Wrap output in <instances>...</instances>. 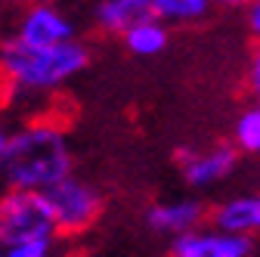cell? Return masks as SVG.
<instances>
[{"label": "cell", "mask_w": 260, "mask_h": 257, "mask_svg": "<svg viewBox=\"0 0 260 257\" xmlns=\"http://www.w3.org/2000/svg\"><path fill=\"white\" fill-rule=\"evenodd\" d=\"M239 165V149L236 146H211V149H180V171L183 180L192 189H208L226 180Z\"/></svg>", "instance_id": "cell-6"}, {"label": "cell", "mask_w": 260, "mask_h": 257, "mask_svg": "<svg viewBox=\"0 0 260 257\" xmlns=\"http://www.w3.org/2000/svg\"><path fill=\"white\" fill-rule=\"evenodd\" d=\"M152 0H100L93 10V22L100 25L106 35H124L130 25H137L140 19H149Z\"/></svg>", "instance_id": "cell-10"}, {"label": "cell", "mask_w": 260, "mask_h": 257, "mask_svg": "<svg viewBox=\"0 0 260 257\" xmlns=\"http://www.w3.org/2000/svg\"><path fill=\"white\" fill-rule=\"evenodd\" d=\"M31 4H59V0H31Z\"/></svg>", "instance_id": "cell-20"}, {"label": "cell", "mask_w": 260, "mask_h": 257, "mask_svg": "<svg viewBox=\"0 0 260 257\" xmlns=\"http://www.w3.org/2000/svg\"><path fill=\"white\" fill-rule=\"evenodd\" d=\"M251 0H217V7H226V10H239V7H248Z\"/></svg>", "instance_id": "cell-18"}, {"label": "cell", "mask_w": 260, "mask_h": 257, "mask_svg": "<svg viewBox=\"0 0 260 257\" xmlns=\"http://www.w3.org/2000/svg\"><path fill=\"white\" fill-rule=\"evenodd\" d=\"M251 239L242 233H183L171 239V254L174 257H251Z\"/></svg>", "instance_id": "cell-7"}, {"label": "cell", "mask_w": 260, "mask_h": 257, "mask_svg": "<svg viewBox=\"0 0 260 257\" xmlns=\"http://www.w3.org/2000/svg\"><path fill=\"white\" fill-rule=\"evenodd\" d=\"M90 50L75 38L56 47H31L16 35L0 38V84L13 96H50L78 78Z\"/></svg>", "instance_id": "cell-1"}, {"label": "cell", "mask_w": 260, "mask_h": 257, "mask_svg": "<svg viewBox=\"0 0 260 257\" xmlns=\"http://www.w3.org/2000/svg\"><path fill=\"white\" fill-rule=\"evenodd\" d=\"M121 38H124V47L134 56H143V59L158 56L168 47V22H161L158 16L140 19L137 25H130Z\"/></svg>", "instance_id": "cell-11"}, {"label": "cell", "mask_w": 260, "mask_h": 257, "mask_svg": "<svg viewBox=\"0 0 260 257\" xmlns=\"http://www.w3.org/2000/svg\"><path fill=\"white\" fill-rule=\"evenodd\" d=\"M217 0H152V13L168 25H189L205 19Z\"/></svg>", "instance_id": "cell-12"}, {"label": "cell", "mask_w": 260, "mask_h": 257, "mask_svg": "<svg viewBox=\"0 0 260 257\" xmlns=\"http://www.w3.org/2000/svg\"><path fill=\"white\" fill-rule=\"evenodd\" d=\"M59 236H81L103 217V196L75 174L44 192Z\"/></svg>", "instance_id": "cell-4"}, {"label": "cell", "mask_w": 260, "mask_h": 257, "mask_svg": "<svg viewBox=\"0 0 260 257\" xmlns=\"http://www.w3.org/2000/svg\"><path fill=\"white\" fill-rule=\"evenodd\" d=\"M245 19H248V31H251V35L260 41V0H251V4H248Z\"/></svg>", "instance_id": "cell-15"}, {"label": "cell", "mask_w": 260, "mask_h": 257, "mask_svg": "<svg viewBox=\"0 0 260 257\" xmlns=\"http://www.w3.org/2000/svg\"><path fill=\"white\" fill-rule=\"evenodd\" d=\"M53 211L44 192L10 186L0 196V245H13L25 239H56Z\"/></svg>", "instance_id": "cell-3"}, {"label": "cell", "mask_w": 260, "mask_h": 257, "mask_svg": "<svg viewBox=\"0 0 260 257\" xmlns=\"http://www.w3.org/2000/svg\"><path fill=\"white\" fill-rule=\"evenodd\" d=\"M233 137H236V149L239 152H248V155L260 152V106L239 115Z\"/></svg>", "instance_id": "cell-13"}, {"label": "cell", "mask_w": 260, "mask_h": 257, "mask_svg": "<svg viewBox=\"0 0 260 257\" xmlns=\"http://www.w3.org/2000/svg\"><path fill=\"white\" fill-rule=\"evenodd\" d=\"M10 143H13V134H7V127L0 124V168L7 162V152H10Z\"/></svg>", "instance_id": "cell-17"}, {"label": "cell", "mask_w": 260, "mask_h": 257, "mask_svg": "<svg viewBox=\"0 0 260 257\" xmlns=\"http://www.w3.org/2000/svg\"><path fill=\"white\" fill-rule=\"evenodd\" d=\"M13 35L31 47H56L78 38V25L65 16L56 4H31L16 16Z\"/></svg>", "instance_id": "cell-5"}, {"label": "cell", "mask_w": 260, "mask_h": 257, "mask_svg": "<svg viewBox=\"0 0 260 257\" xmlns=\"http://www.w3.org/2000/svg\"><path fill=\"white\" fill-rule=\"evenodd\" d=\"M0 171H4V180L16 189H31V192L53 189L75 171V158L69 140H65V131L47 118L28 121L13 134L7 162Z\"/></svg>", "instance_id": "cell-2"}, {"label": "cell", "mask_w": 260, "mask_h": 257, "mask_svg": "<svg viewBox=\"0 0 260 257\" xmlns=\"http://www.w3.org/2000/svg\"><path fill=\"white\" fill-rule=\"evenodd\" d=\"M205 217H208V208L199 199H171V202H158L146 211L149 230L158 236H171V239L202 230Z\"/></svg>", "instance_id": "cell-8"}, {"label": "cell", "mask_w": 260, "mask_h": 257, "mask_svg": "<svg viewBox=\"0 0 260 257\" xmlns=\"http://www.w3.org/2000/svg\"><path fill=\"white\" fill-rule=\"evenodd\" d=\"M10 4H13V0H0V16H4V13L10 10Z\"/></svg>", "instance_id": "cell-19"}, {"label": "cell", "mask_w": 260, "mask_h": 257, "mask_svg": "<svg viewBox=\"0 0 260 257\" xmlns=\"http://www.w3.org/2000/svg\"><path fill=\"white\" fill-rule=\"evenodd\" d=\"M248 78H251L254 93L260 96V50H257V53H254V59H251V75H248Z\"/></svg>", "instance_id": "cell-16"}, {"label": "cell", "mask_w": 260, "mask_h": 257, "mask_svg": "<svg viewBox=\"0 0 260 257\" xmlns=\"http://www.w3.org/2000/svg\"><path fill=\"white\" fill-rule=\"evenodd\" d=\"M214 230L223 233H260V196H233L211 211Z\"/></svg>", "instance_id": "cell-9"}, {"label": "cell", "mask_w": 260, "mask_h": 257, "mask_svg": "<svg viewBox=\"0 0 260 257\" xmlns=\"http://www.w3.org/2000/svg\"><path fill=\"white\" fill-rule=\"evenodd\" d=\"M4 257H53V239H25L4 245Z\"/></svg>", "instance_id": "cell-14"}, {"label": "cell", "mask_w": 260, "mask_h": 257, "mask_svg": "<svg viewBox=\"0 0 260 257\" xmlns=\"http://www.w3.org/2000/svg\"><path fill=\"white\" fill-rule=\"evenodd\" d=\"M0 257H4V245H0Z\"/></svg>", "instance_id": "cell-21"}]
</instances>
